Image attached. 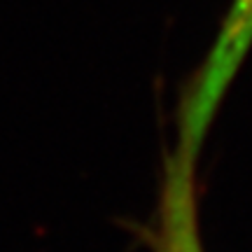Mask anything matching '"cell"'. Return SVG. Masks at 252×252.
Returning a JSON list of instances; mask_svg holds the SVG:
<instances>
[{
	"label": "cell",
	"instance_id": "1",
	"mask_svg": "<svg viewBox=\"0 0 252 252\" xmlns=\"http://www.w3.org/2000/svg\"><path fill=\"white\" fill-rule=\"evenodd\" d=\"M250 52L252 0H231L208 54L182 89L178 103V140L166 161L196 175L198 154L208 131Z\"/></svg>",
	"mask_w": 252,
	"mask_h": 252
}]
</instances>
